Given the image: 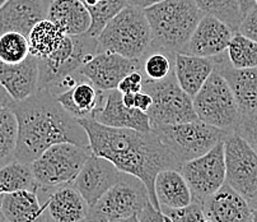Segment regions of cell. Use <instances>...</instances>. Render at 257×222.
Segmentation results:
<instances>
[{"mask_svg":"<svg viewBox=\"0 0 257 222\" xmlns=\"http://www.w3.org/2000/svg\"><path fill=\"white\" fill-rule=\"evenodd\" d=\"M143 91L148 92L153 99V105L147 113L152 126L173 125L197 119L192 97L180 87L175 71L162 81L144 78Z\"/></svg>","mask_w":257,"mask_h":222,"instance_id":"30bf717a","label":"cell"},{"mask_svg":"<svg viewBox=\"0 0 257 222\" xmlns=\"http://www.w3.org/2000/svg\"><path fill=\"white\" fill-rule=\"evenodd\" d=\"M30 44L27 36L20 32H6L0 35V61L18 64L28 58Z\"/></svg>","mask_w":257,"mask_h":222,"instance_id":"836d02e7","label":"cell"},{"mask_svg":"<svg viewBox=\"0 0 257 222\" xmlns=\"http://www.w3.org/2000/svg\"><path fill=\"white\" fill-rule=\"evenodd\" d=\"M153 105V99H152L151 95L145 91H140L138 94H135V107L144 113H148V110L151 109V106Z\"/></svg>","mask_w":257,"mask_h":222,"instance_id":"ab89813d","label":"cell"},{"mask_svg":"<svg viewBox=\"0 0 257 222\" xmlns=\"http://www.w3.org/2000/svg\"><path fill=\"white\" fill-rule=\"evenodd\" d=\"M233 33L227 23L210 14H204L181 52L201 58H214L227 51Z\"/></svg>","mask_w":257,"mask_h":222,"instance_id":"9a60e30c","label":"cell"},{"mask_svg":"<svg viewBox=\"0 0 257 222\" xmlns=\"http://www.w3.org/2000/svg\"><path fill=\"white\" fill-rule=\"evenodd\" d=\"M99 52L97 37L83 33L79 36L65 35L54 52L45 59H39V91H47L51 95L61 94L79 81L85 80L80 68L85 61Z\"/></svg>","mask_w":257,"mask_h":222,"instance_id":"3957f363","label":"cell"},{"mask_svg":"<svg viewBox=\"0 0 257 222\" xmlns=\"http://www.w3.org/2000/svg\"><path fill=\"white\" fill-rule=\"evenodd\" d=\"M143 80H144V76H143L142 69L134 70L121 80L117 86V90L121 94H138L143 90Z\"/></svg>","mask_w":257,"mask_h":222,"instance_id":"8d00e7d4","label":"cell"},{"mask_svg":"<svg viewBox=\"0 0 257 222\" xmlns=\"http://www.w3.org/2000/svg\"><path fill=\"white\" fill-rule=\"evenodd\" d=\"M52 0H7L0 8V35L20 32L27 36L41 21L46 20Z\"/></svg>","mask_w":257,"mask_h":222,"instance_id":"e0dca14e","label":"cell"},{"mask_svg":"<svg viewBox=\"0 0 257 222\" xmlns=\"http://www.w3.org/2000/svg\"><path fill=\"white\" fill-rule=\"evenodd\" d=\"M252 222H257V208L252 209Z\"/></svg>","mask_w":257,"mask_h":222,"instance_id":"c3c4849f","label":"cell"},{"mask_svg":"<svg viewBox=\"0 0 257 222\" xmlns=\"http://www.w3.org/2000/svg\"><path fill=\"white\" fill-rule=\"evenodd\" d=\"M47 200L40 202L39 192L18 190L0 195V214L7 222H44Z\"/></svg>","mask_w":257,"mask_h":222,"instance_id":"7402d4cb","label":"cell"},{"mask_svg":"<svg viewBox=\"0 0 257 222\" xmlns=\"http://www.w3.org/2000/svg\"><path fill=\"white\" fill-rule=\"evenodd\" d=\"M139 222H172L162 209H157L149 203L139 213Z\"/></svg>","mask_w":257,"mask_h":222,"instance_id":"f35d334b","label":"cell"},{"mask_svg":"<svg viewBox=\"0 0 257 222\" xmlns=\"http://www.w3.org/2000/svg\"><path fill=\"white\" fill-rule=\"evenodd\" d=\"M249 206H251L252 209L257 208V195L253 198V200H252V202H249Z\"/></svg>","mask_w":257,"mask_h":222,"instance_id":"7dc6e473","label":"cell"},{"mask_svg":"<svg viewBox=\"0 0 257 222\" xmlns=\"http://www.w3.org/2000/svg\"><path fill=\"white\" fill-rule=\"evenodd\" d=\"M0 222H7L6 218H4V217L2 216V214H0Z\"/></svg>","mask_w":257,"mask_h":222,"instance_id":"f907efd6","label":"cell"},{"mask_svg":"<svg viewBox=\"0 0 257 222\" xmlns=\"http://www.w3.org/2000/svg\"><path fill=\"white\" fill-rule=\"evenodd\" d=\"M78 121L87 132L92 154L111 161L121 173L139 178L148 189L152 206L161 209L154 192L156 176L164 169L180 170L181 165L158 135L153 130L112 128L99 124L93 118Z\"/></svg>","mask_w":257,"mask_h":222,"instance_id":"6da1fadb","label":"cell"},{"mask_svg":"<svg viewBox=\"0 0 257 222\" xmlns=\"http://www.w3.org/2000/svg\"><path fill=\"white\" fill-rule=\"evenodd\" d=\"M180 171L191 189L192 200L203 203L225 183L224 142H219L206 154L185 162Z\"/></svg>","mask_w":257,"mask_h":222,"instance_id":"7c38bea8","label":"cell"},{"mask_svg":"<svg viewBox=\"0 0 257 222\" xmlns=\"http://www.w3.org/2000/svg\"><path fill=\"white\" fill-rule=\"evenodd\" d=\"M120 175L121 171L112 162L92 154L71 184L82 194L88 206L93 207L102 195L115 185Z\"/></svg>","mask_w":257,"mask_h":222,"instance_id":"5bb4252c","label":"cell"},{"mask_svg":"<svg viewBox=\"0 0 257 222\" xmlns=\"http://www.w3.org/2000/svg\"><path fill=\"white\" fill-rule=\"evenodd\" d=\"M39 59L28 55L18 64L0 61V85L13 101H23L39 91Z\"/></svg>","mask_w":257,"mask_h":222,"instance_id":"ffe728a7","label":"cell"},{"mask_svg":"<svg viewBox=\"0 0 257 222\" xmlns=\"http://www.w3.org/2000/svg\"><path fill=\"white\" fill-rule=\"evenodd\" d=\"M9 106L18 121L14 154L18 161L31 165L56 143L70 142L89 147V138L78 119L47 91H37L23 101H12Z\"/></svg>","mask_w":257,"mask_h":222,"instance_id":"7a4b0ae2","label":"cell"},{"mask_svg":"<svg viewBox=\"0 0 257 222\" xmlns=\"http://www.w3.org/2000/svg\"><path fill=\"white\" fill-rule=\"evenodd\" d=\"M152 130L170 150L181 166L185 162L210 151L219 142H224L225 138L232 133L200 119L173 125H154L152 126Z\"/></svg>","mask_w":257,"mask_h":222,"instance_id":"8992f818","label":"cell"},{"mask_svg":"<svg viewBox=\"0 0 257 222\" xmlns=\"http://www.w3.org/2000/svg\"><path fill=\"white\" fill-rule=\"evenodd\" d=\"M214 69L229 85L241 114L257 111V68L238 69L232 66L227 52L214 56Z\"/></svg>","mask_w":257,"mask_h":222,"instance_id":"d6986e66","label":"cell"},{"mask_svg":"<svg viewBox=\"0 0 257 222\" xmlns=\"http://www.w3.org/2000/svg\"><path fill=\"white\" fill-rule=\"evenodd\" d=\"M122 102L127 107H135V94H122Z\"/></svg>","mask_w":257,"mask_h":222,"instance_id":"ee69618b","label":"cell"},{"mask_svg":"<svg viewBox=\"0 0 257 222\" xmlns=\"http://www.w3.org/2000/svg\"><path fill=\"white\" fill-rule=\"evenodd\" d=\"M192 104L197 119L227 132H234L241 118V110L229 85L215 69L192 97Z\"/></svg>","mask_w":257,"mask_h":222,"instance_id":"9c48e42d","label":"cell"},{"mask_svg":"<svg viewBox=\"0 0 257 222\" xmlns=\"http://www.w3.org/2000/svg\"><path fill=\"white\" fill-rule=\"evenodd\" d=\"M225 183L246 200L257 195V154L237 133L224 140Z\"/></svg>","mask_w":257,"mask_h":222,"instance_id":"8fae6325","label":"cell"},{"mask_svg":"<svg viewBox=\"0 0 257 222\" xmlns=\"http://www.w3.org/2000/svg\"><path fill=\"white\" fill-rule=\"evenodd\" d=\"M99 51L143 59L152 46V30L144 9L126 6L97 37Z\"/></svg>","mask_w":257,"mask_h":222,"instance_id":"5b68a950","label":"cell"},{"mask_svg":"<svg viewBox=\"0 0 257 222\" xmlns=\"http://www.w3.org/2000/svg\"><path fill=\"white\" fill-rule=\"evenodd\" d=\"M39 184L33 176L31 165L12 160L0 166V195L18 190H39Z\"/></svg>","mask_w":257,"mask_h":222,"instance_id":"83f0119b","label":"cell"},{"mask_svg":"<svg viewBox=\"0 0 257 222\" xmlns=\"http://www.w3.org/2000/svg\"><path fill=\"white\" fill-rule=\"evenodd\" d=\"M203 204L213 222H252V208L248 200L227 183L206 198Z\"/></svg>","mask_w":257,"mask_h":222,"instance_id":"44dd1931","label":"cell"},{"mask_svg":"<svg viewBox=\"0 0 257 222\" xmlns=\"http://www.w3.org/2000/svg\"><path fill=\"white\" fill-rule=\"evenodd\" d=\"M37 192L46 195L47 208L51 222H84L89 206L73 184H64L54 188H39Z\"/></svg>","mask_w":257,"mask_h":222,"instance_id":"ac0fdd59","label":"cell"},{"mask_svg":"<svg viewBox=\"0 0 257 222\" xmlns=\"http://www.w3.org/2000/svg\"><path fill=\"white\" fill-rule=\"evenodd\" d=\"M176 54L151 47L143 58V76L147 80L162 81L175 71Z\"/></svg>","mask_w":257,"mask_h":222,"instance_id":"1f68e13d","label":"cell"},{"mask_svg":"<svg viewBox=\"0 0 257 222\" xmlns=\"http://www.w3.org/2000/svg\"><path fill=\"white\" fill-rule=\"evenodd\" d=\"M195 3L204 14L216 17L227 23L233 32H238L239 25L243 20L238 0H195Z\"/></svg>","mask_w":257,"mask_h":222,"instance_id":"4dcf8cb0","label":"cell"},{"mask_svg":"<svg viewBox=\"0 0 257 222\" xmlns=\"http://www.w3.org/2000/svg\"><path fill=\"white\" fill-rule=\"evenodd\" d=\"M18 138V121L12 107H0V166L14 160Z\"/></svg>","mask_w":257,"mask_h":222,"instance_id":"f1b7e54d","label":"cell"},{"mask_svg":"<svg viewBox=\"0 0 257 222\" xmlns=\"http://www.w3.org/2000/svg\"><path fill=\"white\" fill-rule=\"evenodd\" d=\"M112 222H139V214H133L130 217H125V218L115 219Z\"/></svg>","mask_w":257,"mask_h":222,"instance_id":"f6af8a7d","label":"cell"},{"mask_svg":"<svg viewBox=\"0 0 257 222\" xmlns=\"http://www.w3.org/2000/svg\"><path fill=\"white\" fill-rule=\"evenodd\" d=\"M239 8H241L242 14H247L254 6H256V0H238Z\"/></svg>","mask_w":257,"mask_h":222,"instance_id":"b9f144b4","label":"cell"},{"mask_svg":"<svg viewBox=\"0 0 257 222\" xmlns=\"http://www.w3.org/2000/svg\"><path fill=\"white\" fill-rule=\"evenodd\" d=\"M154 192L161 209H178L192 202L191 189L186 179L177 169L159 171L154 180Z\"/></svg>","mask_w":257,"mask_h":222,"instance_id":"603a6c76","label":"cell"},{"mask_svg":"<svg viewBox=\"0 0 257 222\" xmlns=\"http://www.w3.org/2000/svg\"><path fill=\"white\" fill-rule=\"evenodd\" d=\"M161 2H164V0H127V6H133L140 9H145L154 6V4L161 3Z\"/></svg>","mask_w":257,"mask_h":222,"instance_id":"60d3db41","label":"cell"},{"mask_svg":"<svg viewBox=\"0 0 257 222\" xmlns=\"http://www.w3.org/2000/svg\"><path fill=\"white\" fill-rule=\"evenodd\" d=\"M82 2L85 6H94V4H97L98 2H101V0H82Z\"/></svg>","mask_w":257,"mask_h":222,"instance_id":"bcb514c9","label":"cell"},{"mask_svg":"<svg viewBox=\"0 0 257 222\" xmlns=\"http://www.w3.org/2000/svg\"><path fill=\"white\" fill-rule=\"evenodd\" d=\"M7 0H0V8H2V7H3V4L6 3Z\"/></svg>","mask_w":257,"mask_h":222,"instance_id":"681fc988","label":"cell"},{"mask_svg":"<svg viewBox=\"0 0 257 222\" xmlns=\"http://www.w3.org/2000/svg\"><path fill=\"white\" fill-rule=\"evenodd\" d=\"M225 52L228 60L234 68H257V41L242 35L241 32L233 33Z\"/></svg>","mask_w":257,"mask_h":222,"instance_id":"f546056e","label":"cell"},{"mask_svg":"<svg viewBox=\"0 0 257 222\" xmlns=\"http://www.w3.org/2000/svg\"><path fill=\"white\" fill-rule=\"evenodd\" d=\"M12 101H13V100L11 99V96L7 94V91L2 87V85H0V107L8 106Z\"/></svg>","mask_w":257,"mask_h":222,"instance_id":"7bdbcfd3","label":"cell"},{"mask_svg":"<svg viewBox=\"0 0 257 222\" xmlns=\"http://www.w3.org/2000/svg\"><path fill=\"white\" fill-rule=\"evenodd\" d=\"M90 155V147L70 142L56 143L35 160L31 169L40 188L59 187L75 180Z\"/></svg>","mask_w":257,"mask_h":222,"instance_id":"ba28073f","label":"cell"},{"mask_svg":"<svg viewBox=\"0 0 257 222\" xmlns=\"http://www.w3.org/2000/svg\"><path fill=\"white\" fill-rule=\"evenodd\" d=\"M172 222H213L206 213L204 204L192 200L189 206L178 209H162Z\"/></svg>","mask_w":257,"mask_h":222,"instance_id":"e575fe53","label":"cell"},{"mask_svg":"<svg viewBox=\"0 0 257 222\" xmlns=\"http://www.w3.org/2000/svg\"><path fill=\"white\" fill-rule=\"evenodd\" d=\"M256 6H257V0H256Z\"/></svg>","mask_w":257,"mask_h":222,"instance_id":"816d5d0a","label":"cell"},{"mask_svg":"<svg viewBox=\"0 0 257 222\" xmlns=\"http://www.w3.org/2000/svg\"><path fill=\"white\" fill-rule=\"evenodd\" d=\"M152 30V46L182 51L204 13L195 0H164L144 9Z\"/></svg>","mask_w":257,"mask_h":222,"instance_id":"277c9868","label":"cell"},{"mask_svg":"<svg viewBox=\"0 0 257 222\" xmlns=\"http://www.w3.org/2000/svg\"><path fill=\"white\" fill-rule=\"evenodd\" d=\"M238 32L257 41V6H254L248 13L244 14Z\"/></svg>","mask_w":257,"mask_h":222,"instance_id":"74e56055","label":"cell"},{"mask_svg":"<svg viewBox=\"0 0 257 222\" xmlns=\"http://www.w3.org/2000/svg\"><path fill=\"white\" fill-rule=\"evenodd\" d=\"M47 20L54 22L65 35L79 36L90 27V14L82 0H52Z\"/></svg>","mask_w":257,"mask_h":222,"instance_id":"d4e9b609","label":"cell"},{"mask_svg":"<svg viewBox=\"0 0 257 222\" xmlns=\"http://www.w3.org/2000/svg\"><path fill=\"white\" fill-rule=\"evenodd\" d=\"M65 37V33L51 22L50 20H44L33 26L28 33V44H30V55L37 59L47 58L51 52L58 49L59 45Z\"/></svg>","mask_w":257,"mask_h":222,"instance_id":"4316f807","label":"cell"},{"mask_svg":"<svg viewBox=\"0 0 257 222\" xmlns=\"http://www.w3.org/2000/svg\"><path fill=\"white\" fill-rule=\"evenodd\" d=\"M149 203L145 184L137 176L121 173L115 185L109 188L93 207H89L84 222H112L139 214Z\"/></svg>","mask_w":257,"mask_h":222,"instance_id":"52a82bcc","label":"cell"},{"mask_svg":"<svg viewBox=\"0 0 257 222\" xmlns=\"http://www.w3.org/2000/svg\"><path fill=\"white\" fill-rule=\"evenodd\" d=\"M92 118L99 124L112 128L134 129L139 132H151L149 115L137 107H127L122 102V94L116 90L104 91V99Z\"/></svg>","mask_w":257,"mask_h":222,"instance_id":"2e32d148","label":"cell"},{"mask_svg":"<svg viewBox=\"0 0 257 222\" xmlns=\"http://www.w3.org/2000/svg\"><path fill=\"white\" fill-rule=\"evenodd\" d=\"M127 6V0H101L94 6H87L90 14V27L88 35L98 37L99 33L103 31L107 23L112 20L116 14L120 13Z\"/></svg>","mask_w":257,"mask_h":222,"instance_id":"d6a6232c","label":"cell"},{"mask_svg":"<svg viewBox=\"0 0 257 222\" xmlns=\"http://www.w3.org/2000/svg\"><path fill=\"white\" fill-rule=\"evenodd\" d=\"M55 97L71 116L79 120L93 116L103 101L104 91L98 90L85 78Z\"/></svg>","mask_w":257,"mask_h":222,"instance_id":"cb8c5ba5","label":"cell"},{"mask_svg":"<svg viewBox=\"0 0 257 222\" xmlns=\"http://www.w3.org/2000/svg\"><path fill=\"white\" fill-rule=\"evenodd\" d=\"M143 59H128L115 52L99 51L85 61L80 74L101 91L116 90L128 73L140 70Z\"/></svg>","mask_w":257,"mask_h":222,"instance_id":"4fadbf2b","label":"cell"},{"mask_svg":"<svg viewBox=\"0 0 257 222\" xmlns=\"http://www.w3.org/2000/svg\"><path fill=\"white\" fill-rule=\"evenodd\" d=\"M234 133L243 138L257 154V111L241 114V118L234 128Z\"/></svg>","mask_w":257,"mask_h":222,"instance_id":"d590c367","label":"cell"},{"mask_svg":"<svg viewBox=\"0 0 257 222\" xmlns=\"http://www.w3.org/2000/svg\"><path fill=\"white\" fill-rule=\"evenodd\" d=\"M214 70L213 58L177 52L175 56V76L178 85L189 96L194 97Z\"/></svg>","mask_w":257,"mask_h":222,"instance_id":"484cf974","label":"cell"}]
</instances>
